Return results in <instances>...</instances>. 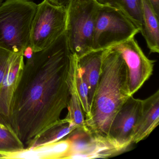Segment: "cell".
<instances>
[{
  "mask_svg": "<svg viewBox=\"0 0 159 159\" xmlns=\"http://www.w3.org/2000/svg\"><path fill=\"white\" fill-rule=\"evenodd\" d=\"M66 8L43 0L38 4L32 20L30 46L34 52L46 49L65 32Z\"/></svg>",
  "mask_w": 159,
  "mask_h": 159,
  "instance_id": "52a82bcc",
  "label": "cell"
},
{
  "mask_svg": "<svg viewBox=\"0 0 159 159\" xmlns=\"http://www.w3.org/2000/svg\"><path fill=\"white\" fill-rule=\"evenodd\" d=\"M69 83L70 93L67 107L68 112L66 117L77 126V127L81 128H87L85 124V116L77 92L75 74L71 64V57Z\"/></svg>",
  "mask_w": 159,
  "mask_h": 159,
  "instance_id": "9a60e30c",
  "label": "cell"
},
{
  "mask_svg": "<svg viewBox=\"0 0 159 159\" xmlns=\"http://www.w3.org/2000/svg\"><path fill=\"white\" fill-rule=\"evenodd\" d=\"M156 14L159 16V0H148Z\"/></svg>",
  "mask_w": 159,
  "mask_h": 159,
  "instance_id": "44dd1931",
  "label": "cell"
},
{
  "mask_svg": "<svg viewBox=\"0 0 159 159\" xmlns=\"http://www.w3.org/2000/svg\"><path fill=\"white\" fill-rule=\"evenodd\" d=\"M24 58L23 54L0 47V123L16 135L14 99L24 70Z\"/></svg>",
  "mask_w": 159,
  "mask_h": 159,
  "instance_id": "8992f818",
  "label": "cell"
},
{
  "mask_svg": "<svg viewBox=\"0 0 159 159\" xmlns=\"http://www.w3.org/2000/svg\"><path fill=\"white\" fill-rule=\"evenodd\" d=\"M4 1V0H0V4H1V3H2V2Z\"/></svg>",
  "mask_w": 159,
  "mask_h": 159,
  "instance_id": "cb8c5ba5",
  "label": "cell"
},
{
  "mask_svg": "<svg viewBox=\"0 0 159 159\" xmlns=\"http://www.w3.org/2000/svg\"><path fill=\"white\" fill-rule=\"evenodd\" d=\"M143 100L128 97L114 116L107 138L120 153L131 144L134 131L141 114Z\"/></svg>",
  "mask_w": 159,
  "mask_h": 159,
  "instance_id": "9c48e42d",
  "label": "cell"
},
{
  "mask_svg": "<svg viewBox=\"0 0 159 159\" xmlns=\"http://www.w3.org/2000/svg\"><path fill=\"white\" fill-rule=\"evenodd\" d=\"M71 54L65 32L25 64L13 111L17 136L25 148H31L67 107Z\"/></svg>",
  "mask_w": 159,
  "mask_h": 159,
  "instance_id": "6da1fadb",
  "label": "cell"
},
{
  "mask_svg": "<svg viewBox=\"0 0 159 159\" xmlns=\"http://www.w3.org/2000/svg\"><path fill=\"white\" fill-rule=\"evenodd\" d=\"M71 143L67 137L56 142L14 152L0 151L3 159H68Z\"/></svg>",
  "mask_w": 159,
  "mask_h": 159,
  "instance_id": "8fae6325",
  "label": "cell"
},
{
  "mask_svg": "<svg viewBox=\"0 0 159 159\" xmlns=\"http://www.w3.org/2000/svg\"><path fill=\"white\" fill-rule=\"evenodd\" d=\"M98 6L95 0H70L66 7L65 32L71 54L78 58L93 51Z\"/></svg>",
  "mask_w": 159,
  "mask_h": 159,
  "instance_id": "277c9868",
  "label": "cell"
},
{
  "mask_svg": "<svg viewBox=\"0 0 159 159\" xmlns=\"http://www.w3.org/2000/svg\"><path fill=\"white\" fill-rule=\"evenodd\" d=\"M139 32V29L121 11L99 4L95 24L93 51L108 49L134 38Z\"/></svg>",
  "mask_w": 159,
  "mask_h": 159,
  "instance_id": "5b68a950",
  "label": "cell"
},
{
  "mask_svg": "<svg viewBox=\"0 0 159 159\" xmlns=\"http://www.w3.org/2000/svg\"><path fill=\"white\" fill-rule=\"evenodd\" d=\"M71 64L75 74L77 92L80 100L85 120L90 117L91 111V107L89 101V87L78 64V57L75 55H71Z\"/></svg>",
  "mask_w": 159,
  "mask_h": 159,
  "instance_id": "ac0fdd59",
  "label": "cell"
},
{
  "mask_svg": "<svg viewBox=\"0 0 159 159\" xmlns=\"http://www.w3.org/2000/svg\"><path fill=\"white\" fill-rule=\"evenodd\" d=\"M71 143L68 159L107 158L120 153L107 137L77 127L67 136Z\"/></svg>",
  "mask_w": 159,
  "mask_h": 159,
  "instance_id": "30bf717a",
  "label": "cell"
},
{
  "mask_svg": "<svg viewBox=\"0 0 159 159\" xmlns=\"http://www.w3.org/2000/svg\"><path fill=\"white\" fill-rule=\"evenodd\" d=\"M142 26L141 32L151 53L159 52V16L148 0H142Z\"/></svg>",
  "mask_w": 159,
  "mask_h": 159,
  "instance_id": "5bb4252c",
  "label": "cell"
},
{
  "mask_svg": "<svg viewBox=\"0 0 159 159\" xmlns=\"http://www.w3.org/2000/svg\"><path fill=\"white\" fill-rule=\"evenodd\" d=\"M111 48L119 52L124 60L128 95L133 96L151 76L155 61L146 57L134 38Z\"/></svg>",
  "mask_w": 159,
  "mask_h": 159,
  "instance_id": "ba28073f",
  "label": "cell"
},
{
  "mask_svg": "<svg viewBox=\"0 0 159 159\" xmlns=\"http://www.w3.org/2000/svg\"><path fill=\"white\" fill-rule=\"evenodd\" d=\"M77 128V126L66 117L64 119H60L42 133L36 139L31 148L56 142L66 137Z\"/></svg>",
  "mask_w": 159,
  "mask_h": 159,
  "instance_id": "e0dca14e",
  "label": "cell"
},
{
  "mask_svg": "<svg viewBox=\"0 0 159 159\" xmlns=\"http://www.w3.org/2000/svg\"><path fill=\"white\" fill-rule=\"evenodd\" d=\"M129 96L127 68L124 60L120 53L113 48L106 49L90 117L85 120L88 129L107 137L113 118Z\"/></svg>",
  "mask_w": 159,
  "mask_h": 159,
  "instance_id": "7a4b0ae2",
  "label": "cell"
},
{
  "mask_svg": "<svg viewBox=\"0 0 159 159\" xmlns=\"http://www.w3.org/2000/svg\"><path fill=\"white\" fill-rule=\"evenodd\" d=\"M51 3L66 8L70 0H48Z\"/></svg>",
  "mask_w": 159,
  "mask_h": 159,
  "instance_id": "ffe728a7",
  "label": "cell"
},
{
  "mask_svg": "<svg viewBox=\"0 0 159 159\" xmlns=\"http://www.w3.org/2000/svg\"><path fill=\"white\" fill-rule=\"evenodd\" d=\"M99 5L119 9L127 16L140 32L142 26V0H95Z\"/></svg>",
  "mask_w": 159,
  "mask_h": 159,
  "instance_id": "2e32d148",
  "label": "cell"
},
{
  "mask_svg": "<svg viewBox=\"0 0 159 159\" xmlns=\"http://www.w3.org/2000/svg\"><path fill=\"white\" fill-rule=\"evenodd\" d=\"M3 156L2 154H0V159H3Z\"/></svg>",
  "mask_w": 159,
  "mask_h": 159,
  "instance_id": "603a6c76",
  "label": "cell"
},
{
  "mask_svg": "<svg viewBox=\"0 0 159 159\" xmlns=\"http://www.w3.org/2000/svg\"><path fill=\"white\" fill-rule=\"evenodd\" d=\"M0 128H7V127H6V126H5V125H4L2 124L1 123H0Z\"/></svg>",
  "mask_w": 159,
  "mask_h": 159,
  "instance_id": "7402d4cb",
  "label": "cell"
},
{
  "mask_svg": "<svg viewBox=\"0 0 159 159\" xmlns=\"http://www.w3.org/2000/svg\"><path fill=\"white\" fill-rule=\"evenodd\" d=\"M37 6L32 0H4L0 4V47L23 54L30 45Z\"/></svg>",
  "mask_w": 159,
  "mask_h": 159,
  "instance_id": "3957f363",
  "label": "cell"
},
{
  "mask_svg": "<svg viewBox=\"0 0 159 159\" xmlns=\"http://www.w3.org/2000/svg\"><path fill=\"white\" fill-rule=\"evenodd\" d=\"M159 122V91L142 101L141 114L136 125L132 144L148 137Z\"/></svg>",
  "mask_w": 159,
  "mask_h": 159,
  "instance_id": "7c38bea8",
  "label": "cell"
},
{
  "mask_svg": "<svg viewBox=\"0 0 159 159\" xmlns=\"http://www.w3.org/2000/svg\"><path fill=\"white\" fill-rule=\"evenodd\" d=\"M18 136L8 128H0V151L14 152L25 148Z\"/></svg>",
  "mask_w": 159,
  "mask_h": 159,
  "instance_id": "d6986e66",
  "label": "cell"
},
{
  "mask_svg": "<svg viewBox=\"0 0 159 159\" xmlns=\"http://www.w3.org/2000/svg\"><path fill=\"white\" fill-rule=\"evenodd\" d=\"M105 50L92 51L78 57V64L89 87V101L91 107L101 74Z\"/></svg>",
  "mask_w": 159,
  "mask_h": 159,
  "instance_id": "4fadbf2b",
  "label": "cell"
}]
</instances>
